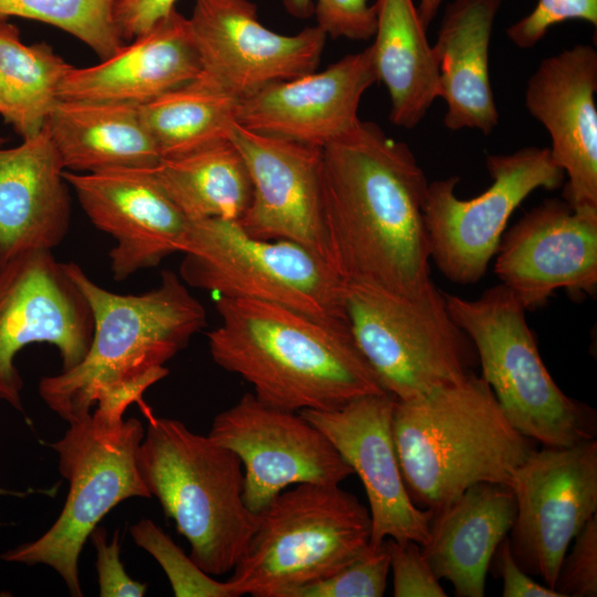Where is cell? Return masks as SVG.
Here are the masks:
<instances>
[{"label":"cell","instance_id":"d4e9b609","mask_svg":"<svg viewBox=\"0 0 597 597\" xmlns=\"http://www.w3.org/2000/svg\"><path fill=\"white\" fill-rule=\"evenodd\" d=\"M503 0H454L433 45L439 62V97L447 104L444 126L489 135L499 123L489 72V49Z\"/></svg>","mask_w":597,"mask_h":597},{"label":"cell","instance_id":"f546056e","mask_svg":"<svg viewBox=\"0 0 597 597\" xmlns=\"http://www.w3.org/2000/svg\"><path fill=\"white\" fill-rule=\"evenodd\" d=\"M72 66L45 42L23 43L18 27L0 19V116L22 138L39 133Z\"/></svg>","mask_w":597,"mask_h":597},{"label":"cell","instance_id":"30bf717a","mask_svg":"<svg viewBox=\"0 0 597 597\" xmlns=\"http://www.w3.org/2000/svg\"><path fill=\"white\" fill-rule=\"evenodd\" d=\"M144 434L136 418L109 427L90 415L70 423L65 434L49 444L69 481L61 514L39 538L0 554V559L46 565L61 576L71 596H83L78 558L93 530L124 500L151 498L136 461Z\"/></svg>","mask_w":597,"mask_h":597},{"label":"cell","instance_id":"d590c367","mask_svg":"<svg viewBox=\"0 0 597 597\" xmlns=\"http://www.w3.org/2000/svg\"><path fill=\"white\" fill-rule=\"evenodd\" d=\"M564 556L554 589L562 597L597 596V514L575 536Z\"/></svg>","mask_w":597,"mask_h":597},{"label":"cell","instance_id":"d6986e66","mask_svg":"<svg viewBox=\"0 0 597 597\" xmlns=\"http://www.w3.org/2000/svg\"><path fill=\"white\" fill-rule=\"evenodd\" d=\"M90 221L111 235V271L122 282L180 252L189 220L168 197L154 168L92 174L64 171Z\"/></svg>","mask_w":597,"mask_h":597},{"label":"cell","instance_id":"ac0fdd59","mask_svg":"<svg viewBox=\"0 0 597 597\" xmlns=\"http://www.w3.org/2000/svg\"><path fill=\"white\" fill-rule=\"evenodd\" d=\"M396 398L388 394L359 397L329 411H300L332 442L366 491L371 521L370 546L383 541L429 540L432 512L410 499L399 465L391 418Z\"/></svg>","mask_w":597,"mask_h":597},{"label":"cell","instance_id":"9c48e42d","mask_svg":"<svg viewBox=\"0 0 597 597\" xmlns=\"http://www.w3.org/2000/svg\"><path fill=\"white\" fill-rule=\"evenodd\" d=\"M180 253L179 276L186 285L348 323L343 280L295 242L253 238L238 221L210 218L189 221Z\"/></svg>","mask_w":597,"mask_h":597},{"label":"cell","instance_id":"83f0119b","mask_svg":"<svg viewBox=\"0 0 597 597\" xmlns=\"http://www.w3.org/2000/svg\"><path fill=\"white\" fill-rule=\"evenodd\" d=\"M154 174L189 221L210 218L239 221L252 199L248 167L230 139L184 156L164 158Z\"/></svg>","mask_w":597,"mask_h":597},{"label":"cell","instance_id":"836d02e7","mask_svg":"<svg viewBox=\"0 0 597 597\" xmlns=\"http://www.w3.org/2000/svg\"><path fill=\"white\" fill-rule=\"evenodd\" d=\"M584 20L597 25V0H538L525 17L512 23L506 34L520 49H532L555 24Z\"/></svg>","mask_w":597,"mask_h":597},{"label":"cell","instance_id":"44dd1931","mask_svg":"<svg viewBox=\"0 0 597 597\" xmlns=\"http://www.w3.org/2000/svg\"><path fill=\"white\" fill-rule=\"evenodd\" d=\"M597 51L577 44L541 61L525 105L548 132L552 158L567 176L564 199L597 207Z\"/></svg>","mask_w":597,"mask_h":597},{"label":"cell","instance_id":"277c9868","mask_svg":"<svg viewBox=\"0 0 597 597\" xmlns=\"http://www.w3.org/2000/svg\"><path fill=\"white\" fill-rule=\"evenodd\" d=\"M391 429L407 492L432 513L481 482L509 485L534 450L474 371L421 396L397 400Z\"/></svg>","mask_w":597,"mask_h":597},{"label":"cell","instance_id":"7a4b0ae2","mask_svg":"<svg viewBox=\"0 0 597 597\" xmlns=\"http://www.w3.org/2000/svg\"><path fill=\"white\" fill-rule=\"evenodd\" d=\"M220 324L207 334L213 362L240 376L266 406L329 411L384 394L348 323L249 298L219 296Z\"/></svg>","mask_w":597,"mask_h":597},{"label":"cell","instance_id":"7402d4cb","mask_svg":"<svg viewBox=\"0 0 597 597\" xmlns=\"http://www.w3.org/2000/svg\"><path fill=\"white\" fill-rule=\"evenodd\" d=\"M200 71L188 18L175 9L101 63L72 66L57 95L60 100L143 105L192 81Z\"/></svg>","mask_w":597,"mask_h":597},{"label":"cell","instance_id":"8fae6325","mask_svg":"<svg viewBox=\"0 0 597 597\" xmlns=\"http://www.w3.org/2000/svg\"><path fill=\"white\" fill-rule=\"evenodd\" d=\"M485 166L491 186L468 200L455 195L459 177L428 185L423 220L430 259L441 274L457 284L479 282L498 252L514 210L536 189H556L565 178L546 147L489 154Z\"/></svg>","mask_w":597,"mask_h":597},{"label":"cell","instance_id":"e575fe53","mask_svg":"<svg viewBox=\"0 0 597 597\" xmlns=\"http://www.w3.org/2000/svg\"><path fill=\"white\" fill-rule=\"evenodd\" d=\"M395 597H446L421 545L387 538Z\"/></svg>","mask_w":597,"mask_h":597},{"label":"cell","instance_id":"7bdbcfd3","mask_svg":"<svg viewBox=\"0 0 597 597\" xmlns=\"http://www.w3.org/2000/svg\"><path fill=\"white\" fill-rule=\"evenodd\" d=\"M24 494H27V493H21V492L10 491V490L3 489V488L0 485V495H18V496H23Z\"/></svg>","mask_w":597,"mask_h":597},{"label":"cell","instance_id":"4dcf8cb0","mask_svg":"<svg viewBox=\"0 0 597 597\" xmlns=\"http://www.w3.org/2000/svg\"><path fill=\"white\" fill-rule=\"evenodd\" d=\"M117 0H0V19L19 17L70 33L101 60L124 44L116 21Z\"/></svg>","mask_w":597,"mask_h":597},{"label":"cell","instance_id":"8992f818","mask_svg":"<svg viewBox=\"0 0 597 597\" xmlns=\"http://www.w3.org/2000/svg\"><path fill=\"white\" fill-rule=\"evenodd\" d=\"M454 322L474 346L481 377L513 427L545 447L596 439V410L565 395L545 367L525 306L502 283L469 300L444 293Z\"/></svg>","mask_w":597,"mask_h":597},{"label":"cell","instance_id":"74e56055","mask_svg":"<svg viewBox=\"0 0 597 597\" xmlns=\"http://www.w3.org/2000/svg\"><path fill=\"white\" fill-rule=\"evenodd\" d=\"M90 537L96 549L100 596L143 597L147 591V584L130 578L126 573L121 561L119 532L115 531L108 542L106 530L96 526Z\"/></svg>","mask_w":597,"mask_h":597},{"label":"cell","instance_id":"4fadbf2b","mask_svg":"<svg viewBox=\"0 0 597 597\" xmlns=\"http://www.w3.org/2000/svg\"><path fill=\"white\" fill-rule=\"evenodd\" d=\"M93 329L85 295L51 250H30L7 262L0 268V400L23 411V381L14 365L22 348L53 345L65 371L85 357Z\"/></svg>","mask_w":597,"mask_h":597},{"label":"cell","instance_id":"f35d334b","mask_svg":"<svg viewBox=\"0 0 597 597\" xmlns=\"http://www.w3.org/2000/svg\"><path fill=\"white\" fill-rule=\"evenodd\" d=\"M177 0H117L115 21L124 41L147 32L175 10Z\"/></svg>","mask_w":597,"mask_h":597},{"label":"cell","instance_id":"1f68e13d","mask_svg":"<svg viewBox=\"0 0 597 597\" xmlns=\"http://www.w3.org/2000/svg\"><path fill=\"white\" fill-rule=\"evenodd\" d=\"M134 542L147 551L166 573L177 597H238L229 582H218L149 519L130 527Z\"/></svg>","mask_w":597,"mask_h":597},{"label":"cell","instance_id":"484cf974","mask_svg":"<svg viewBox=\"0 0 597 597\" xmlns=\"http://www.w3.org/2000/svg\"><path fill=\"white\" fill-rule=\"evenodd\" d=\"M44 127L67 171L153 169L161 160L139 105L59 98Z\"/></svg>","mask_w":597,"mask_h":597},{"label":"cell","instance_id":"cb8c5ba5","mask_svg":"<svg viewBox=\"0 0 597 597\" xmlns=\"http://www.w3.org/2000/svg\"><path fill=\"white\" fill-rule=\"evenodd\" d=\"M516 502L506 484L481 482L433 512L429 540L421 546L436 576L458 597H483L490 564L509 535Z\"/></svg>","mask_w":597,"mask_h":597},{"label":"cell","instance_id":"ffe728a7","mask_svg":"<svg viewBox=\"0 0 597 597\" xmlns=\"http://www.w3.org/2000/svg\"><path fill=\"white\" fill-rule=\"evenodd\" d=\"M376 82L368 46L323 72L271 83L238 98L235 123L251 132L323 148L359 121L362 96Z\"/></svg>","mask_w":597,"mask_h":597},{"label":"cell","instance_id":"603a6c76","mask_svg":"<svg viewBox=\"0 0 597 597\" xmlns=\"http://www.w3.org/2000/svg\"><path fill=\"white\" fill-rule=\"evenodd\" d=\"M45 127L14 147L0 140V268L36 249L53 250L71 221L70 186Z\"/></svg>","mask_w":597,"mask_h":597},{"label":"cell","instance_id":"8d00e7d4","mask_svg":"<svg viewBox=\"0 0 597 597\" xmlns=\"http://www.w3.org/2000/svg\"><path fill=\"white\" fill-rule=\"evenodd\" d=\"M317 27L333 39L366 41L375 35L377 14L368 0H315Z\"/></svg>","mask_w":597,"mask_h":597},{"label":"cell","instance_id":"3957f363","mask_svg":"<svg viewBox=\"0 0 597 597\" xmlns=\"http://www.w3.org/2000/svg\"><path fill=\"white\" fill-rule=\"evenodd\" d=\"M64 268L91 306L93 337L80 364L42 377L38 390L51 410L73 423L115 389L163 379L168 374L165 363L206 326L207 315L172 271H163L155 289L123 295L96 284L75 262Z\"/></svg>","mask_w":597,"mask_h":597},{"label":"cell","instance_id":"2e32d148","mask_svg":"<svg viewBox=\"0 0 597 597\" xmlns=\"http://www.w3.org/2000/svg\"><path fill=\"white\" fill-rule=\"evenodd\" d=\"M230 140L242 155L253 187L250 206L238 221L241 228L253 238L295 242L333 268L323 209V148L251 132L237 123Z\"/></svg>","mask_w":597,"mask_h":597},{"label":"cell","instance_id":"d6a6232c","mask_svg":"<svg viewBox=\"0 0 597 597\" xmlns=\"http://www.w3.org/2000/svg\"><path fill=\"white\" fill-rule=\"evenodd\" d=\"M390 572L387 541L369 546L336 573L292 590L289 597H381Z\"/></svg>","mask_w":597,"mask_h":597},{"label":"cell","instance_id":"e0dca14e","mask_svg":"<svg viewBox=\"0 0 597 597\" xmlns=\"http://www.w3.org/2000/svg\"><path fill=\"white\" fill-rule=\"evenodd\" d=\"M494 273L526 310L559 289L595 293L597 207L545 200L503 234Z\"/></svg>","mask_w":597,"mask_h":597},{"label":"cell","instance_id":"ba28073f","mask_svg":"<svg viewBox=\"0 0 597 597\" xmlns=\"http://www.w3.org/2000/svg\"><path fill=\"white\" fill-rule=\"evenodd\" d=\"M354 341L386 392L407 400L457 383L473 371V344L451 317L431 281L415 295L344 283Z\"/></svg>","mask_w":597,"mask_h":597},{"label":"cell","instance_id":"9a60e30c","mask_svg":"<svg viewBox=\"0 0 597 597\" xmlns=\"http://www.w3.org/2000/svg\"><path fill=\"white\" fill-rule=\"evenodd\" d=\"M188 25L198 76L241 98L275 82L315 72L326 34L316 25L294 35L265 28L250 0H193Z\"/></svg>","mask_w":597,"mask_h":597},{"label":"cell","instance_id":"5b68a950","mask_svg":"<svg viewBox=\"0 0 597 597\" xmlns=\"http://www.w3.org/2000/svg\"><path fill=\"white\" fill-rule=\"evenodd\" d=\"M137 467L151 496L190 545L206 573L231 572L259 524L243 498L238 455L179 420L149 417Z\"/></svg>","mask_w":597,"mask_h":597},{"label":"cell","instance_id":"ab89813d","mask_svg":"<svg viewBox=\"0 0 597 597\" xmlns=\"http://www.w3.org/2000/svg\"><path fill=\"white\" fill-rule=\"evenodd\" d=\"M503 597H562L555 589L534 580L515 561L506 536L495 551Z\"/></svg>","mask_w":597,"mask_h":597},{"label":"cell","instance_id":"52a82bcc","mask_svg":"<svg viewBox=\"0 0 597 597\" xmlns=\"http://www.w3.org/2000/svg\"><path fill=\"white\" fill-rule=\"evenodd\" d=\"M370 535L369 511L353 493L339 484H295L259 513L228 582L238 597H289L359 557Z\"/></svg>","mask_w":597,"mask_h":597},{"label":"cell","instance_id":"f1b7e54d","mask_svg":"<svg viewBox=\"0 0 597 597\" xmlns=\"http://www.w3.org/2000/svg\"><path fill=\"white\" fill-rule=\"evenodd\" d=\"M237 104V97L197 76L139 105V113L164 159L229 140Z\"/></svg>","mask_w":597,"mask_h":597},{"label":"cell","instance_id":"b9f144b4","mask_svg":"<svg viewBox=\"0 0 597 597\" xmlns=\"http://www.w3.org/2000/svg\"><path fill=\"white\" fill-rule=\"evenodd\" d=\"M287 12L297 18H307L313 12V0H284Z\"/></svg>","mask_w":597,"mask_h":597},{"label":"cell","instance_id":"60d3db41","mask_svg":"<svg viewBox=\"0 0 597 597\" xmlns=\"http://www.w3.org/2000/svg\"><path fill=\"white\" fill-rule=\"evenodd\" d=\"M441 2L442 0H418V13L427 29L437 15Z\"/></svg>","mask_w":597,"mask_h":597},{"label":"cell","instance_id":"6da1fadb","mask_svg":"<svg viewBox=\"0 0 597 597\" xmlns=\"http://www.w3.org/2000/svg\"><path fill=\"white\" fill-rule=\"evenodd\" d=\"M429 181L407 144L358 121L322 150V193L332 265L344 283L401 295L430 277L423 220Z\"/></svg>","mask_w":597,"mask_h":597},{"label":"cell","instance_id":"7c38bea8","mask_svg":"<svg viewBox=\"0 0 597 597\" xmlns=\"http://www.w3.org/2000/svg\"><path fill=\"white\" fill-rule=\"evenodd\" d=\"M516 502L510 547L517 564L554 589L575 536L597 514V441L545 447L511 473Z\"/></svg>","mask_w":597,"mask_h":597},{"label":"cell","instance_id":"4316f807","mask_svg":"<svg viewBox=\"0 0 597 597\" xmlns=\"http://www.w3.org/2000/svg\"><path fill=\"white\" fill-rule=\"evenodd\" d=\"M370 45L378 82L390 97L389 121L415 128L439 97V62L413 0H376Z\"/></svg>","mask_w":597,"mask_h":597},{"label":"cell","instance_id":"5bb4252c","mask_svg":"<svg viewBox=\"0 0 597 597\" xmlns=\"http://www.w3.org/2000/svg\"><path fill=\"white\" fill-rule=\"evenodd\" d=\"M208 436L240 459L244 502L256 514L289 486L336 485L354 474L328 438L301 412L266 406L251 392L218 413Z\"/></svg>","mask_w":597,"mask_h":597}]
</instances>
